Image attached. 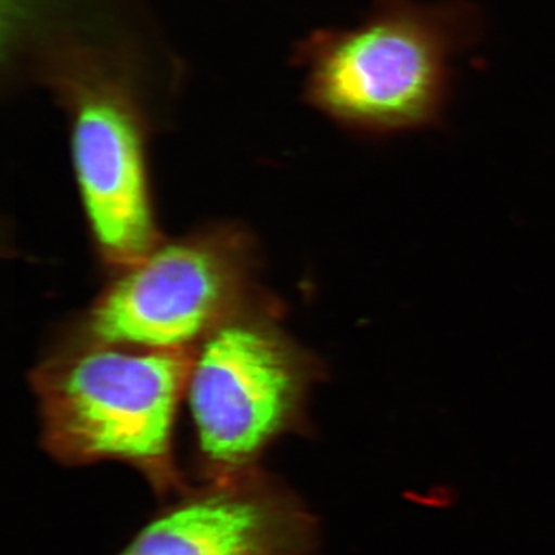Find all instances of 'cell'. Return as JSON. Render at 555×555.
<instances>
[{
	"label": "cell",
	"mask_w": 555,
	"mask_h": 555,
	"mask_svg": "<svg viewBox=\"0 0 555 555\" xmlns=\"http://www.w3.org/2000/svg\"><path fill=\"white\" fill-rule=\"evenodd\" d=\"M485 16L467 0H374L356 27L299 40L305 100L353 137L383 141L440 129L454 98V62L480 43Z\"/></svg>",
	"instance_id": "1"
},
{
	"label": "cell",
	"mask_w": 555,
	"mask_h": 555,
	"mask_svg": "<svg viewBox=\"0 0 555 555\" xmlns=\"http://www.w3.org/2000/svg\"><path fill=\"white\" fill-rule=\"evenodd\" d=\"M193 349L80 343L47 358L31 385L42 447L65 466L119 462L163 500L189 489L175 454V425Z\"/></svg>",
	"instance_id": "2"
},
{
	"label": "cell",
	"mask_w": 555,
	"mask_h": 555,
	"mask_svg": "<svg viewBox=\"0 0 555 555\" xmlns=\"http://www.w3.org/2000/svg\"><path fill=\"white\" fill-rule=\"evenodd\" d=\"M31 56L36 78L67 113L80 198L102 261L130 268L163 243L137 78L112 51L60 33L33 43Z\"/></svg>",
	"instance_id": "3"
},
{
	"label": "cell",
	"mask_w": 555,
	"mask_h": 555,
	"mask_svg": "<svg viewBox=\"0 0 555 555\" xmlns=\"http://www.w3.org/2000/svg\"><path fill=\"white\" fill-rule=\"evenodd\" d=\"M324 372L258 302L210 332L193 347L185 387L199 480L255 469L281 437L308 433Z\"/></svg>",
	"instance_id": "4"
},
{
	"label": "cell",
	"mask_w": 555,
	"mask_h": 555,
	"mask_svg": "<svg viewBox=\"0 0 555 555\" xmlns=\"http://www.w3.org/2000/svg\"><path fill=\"white\" fill-rule=\"evenodd\" d=\"M119 276L80 321L76 341L193 349L255 305V248L235 225L160 243Z\"/></svg>",
	"instance_id": "5"
},
{
	"label": "cell",
	"mask_w": 555,
	"mask_h": 555,
	"mask_svg": "<svg viewBox=\"0 0 555 555\" xmlns=\"http://www.w3.org/2000/svg\"><path fill=\"white\" fill-rule=\"evenodd\" d=\"M320 520L261 466L189 486L118 555H318Z\"/></svg>",
	"instance_id": "6"
}]
</instances>
